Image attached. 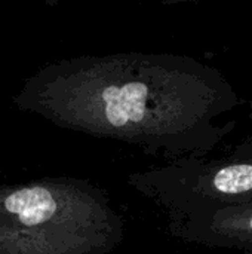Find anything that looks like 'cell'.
<instances>
[{"instance_id":"3957f363","label":"cell","mask_w":252,"mask_h":254,"mask_svg":"<svg viewBox=\"0 0 252 254\" xmlns=\"http://www.w3.org/2000/svg\"><path fill=\"white\" fill-rule=\"evenodd\" d=\"M223 193H241L252 189V165H232L221 170L214 179Z\"/></svg>"},{"instance_id":"6da1fadb","label":"cell","mask_w":252,"mask_h":254,"mask_svg":"<svg viewBox=\"0 0 252 254\" xmlns=\"http://www.w3.org/2000/svg\"><path fill=\"white\" fill-rule=\"evenodd\" d=\"M147 101L149 88L138 80L105 86L100 92L101 115L114 129H125L143 122L147 113Z\"/></svg>"},{"instance_id":"7a4b0ae2","label":"cell","mask_w":252,"mask_h":254,"mask_svg":"<svg viewBox=\"0 0 252 254\" xmlns=\"http://www.w3.org/2000/svg\"><path fill=\"white\" fill-rule=\"evenodd\" d=\"M3 207L19 223L33 228L50 220L58 205L50 190L42 186H30L9 193L3 201Z\"/></svg>"},{"instance_id":"277c9868","label":"cell","mask_w":252,"mask_h":254,"mask_svg":"<svg viewBox=\"0 0 252 254\" xmlns=\"http://www.w3.org/2000/svg\"><path fill=\"white\" fill-rule=\"evenodd\" d=\"M251 228H252V220H251Z\"/></svg>"}]
</instances>
